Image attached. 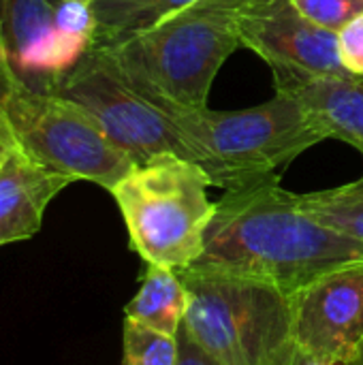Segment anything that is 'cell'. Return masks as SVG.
I'll use <instances>...</instances> for the list:
<instances>
[{"mask_svg": "<svg viewBox=\"0 0 363 365\" xmlns=\"http://www.w3.org/2000/svg\"><path fill=\"white\" fill-rule=\"evenodd\" d=\"M363 263V242L312 220L297 195L265 173L225 190L193 269L252 278L293 295L317 278Z\"/></svg>", "mask_w": 363, "mask_h": 365, "instance_id": "cell-1", "label": "cell"}, {"mask_svg": "<svg viewBox=\"0 0 363 365\" xmlns=\"http://www.w3.org/2000/svg\"><path fill=\"white\" fill-rule=\"evenodd\" d=\"M252 0H197L158 26L96 45L116 71L169 115L208 107L225 60L240 47Z\"/></svg>", "mask_w": 363, "mask_h": 365, "instance_id": "cell-2", "label": "cell"}, {"mask_svg": "<svg viewBox=\"0 0 363 365\" xmlns=\"http://www.w3.org/2000/svg\"><path fill=\"white\" fill-rule=\"evenodd\" d=\"M188 291L184 331L218 365H304L291 295L265 282L208 269L180 272Z\"/></svg>", "mask_w": 363, "mask_h": 365, "instance_id": "cell-3", "label": "cell"}, {"mask_svg": "<svg viewBox=\"0 0 363 365\" xmlns=\"http://www.w3.org/2000/svg\"><path fill=\"white\" fill-rule=\"evenodd\" d=\"M0 150L111 190L137 163L73 101L30 86L0 64Z\"/></svg>", "mask_w": 363, "mask_h": 365, "instance_id": "cell-4", "label": "cell"}, {"mask_svg": "<svg viewBox=\"0 0 363 365\" xmlns=\"http://www.w3.org/2000/svg\"><path fill=\"white\" fill-rule=\"evenodd\" d=\"M208 171L182 156L160 154L137 165L109 192L124 218L131 248L145 265L188 269L203 252L216 214Z\"/></svg>", "mask_w": 363, "mask_h": 365, "instance_id": "cell-5", "label": "cell"}, {"mask_svg": "<svg viewBox=\"0 0 363 365\" xmlns=\"http://www.w3.org/2000/svg\"><path fill=\"white\" fill-rule=\"evenodd\" d=\"M171 118L190 143L195 163L208 171L214 186L225 190L276 173L327 139L308 111L282 94L250 109L214 111L203 107Z\"/></svg>", "mask_w": 363, "mask_h": 365, "instance_id": "cell-6", "label": "cell"}, {"mask_svg": "<svg viewBox=\"0 0 363 365\" xmlns=\"http://www.w3.org/2000/svg\"><path fill=\"white\" fill-rule=\"evenodd\" d=\"M58 94L90 113L101 130L137 165L160 154L195 163V152L173 118L141 96L96 45H90L62 79Z\"/></svg>", "mask_w": 363, "mask_h": 365, "instance_id": "cell-7", "label": "cell"}, {"mask_svg": "<svg viewBox=\"0 0 363 365\" xmlns=\"http://www.w3.org/2000/svg\"><path fill=\"white\" fill-rule=\"evenodd\" d=\"M291 314L306 364H347L363 340V263L334 269L295 291Z\"/></svg>", "mask_w": 363, "mask_h": 365, "instance_id": "cell-8", "label": "cell"}, {"mask_svg": "<svg viewBox=\"0 0 363 365\" xmlns=\"http://www.w3.org/2000/svg\"><path fill=\"white\" fill-rule=\"evenodd\" d=\"M60 0H0V38L13 68L34 88L56 92L92 41L56 24Z\"/></svg>", "mask_w": 363, "mask_h": 365, "instance_id": "cell-9", "label": "cell"}, {"mask_svg": "<svg viewBox=\"0 0 363 365\" xmlns=\"http://www.w3.org/2000/svg\"><path fill=\"white\" fill-rule=\"evenodd\" d=\"M240 47L263 58L270 68L355 77L340 64L336 32L302 17L291 0H252L242 17Z\"/></svg>", "mask_w": 363, "mask_h": 365, "instance_id": "cell-10", "label": "cell"}, {"mask_svg": "<svg viewBox=\"0 0 363 365\" xmlns=\"http://www.w3.org/2000/svg\"><path fill=\"white\" fill-rule=\"evenodd\" d=\"M276 94L297 101L327 139L351 143L363 154V79L272 68Z\"/></svg>", "mask_w": 363, "mask_h": 365, "instance_id": "cell-11", "label": "cell"}, {"mask_svg": "<svg viewBox=\"0 0 363 365\" xmlns=\"http://www.w3.org/2000/svg\"><path fill=\"white\" fill-rule=\"evenodd\" d=\"M75 180L24 154L9 152L0 169V246L30 240L47 205Z\"/></svg>", "mask_w": 363, "mask_h": 365, "instance_id": "cell-12", "label": "cell"}, {"mask_svg": "<svg viewBox=\"0 0 363 365\" xmlns=\"http://www.w3.org/2000/svg\"><path fill=\"white\" fill-rule=\"evenodd\" d=\"M188 312V291L180 272L145 265L139 291L124 308V319L152 331L178 338Z\"/></svg>", "mask_w": 363, "mask_h": 365, "instance_id": "cell-13", "label": "cell"}, {"mask_svg": "<svg viewBox=\"0 0 363 365\" xmlns=\"http://www.w3.org/2000/svg\"><path fill=\"white\" fill-rule=\"evenodd\" d=\"M197 0H94L96 34L92 43H109L145 32Z\"/></svg>", "mask_w": 363, "mask_h": 365, "instance_id": "cell-14", "label": "cell"}, {"mask_svg": "<svg viewBox=\"0 0 363 365\" xmlns=\"http://www.w3.org/2000/svg\"><path fill=\"white\" fill-rule=\"evenodd\" d=\"M297 205L319 225L363 242V178L344 186L297 195Z\"/></svg>", "mask_w": 363, "mask_h": 365, "instance_id": "cell-15", "label": "cell"}, {"mask_svg": "<svg viewBox=\"0 0 363 365\" xmlns=\"http://www.w3.org/2000/svg\"><path fill=\"white\" fill-rule=\"evenodd\" d=\"M124 365H178V338L152 331L124 319L122 325Z\"/></svg>", "mask_w": 363, "mask_h": 365, "instance_id": "cell-16", "label": "cell"}, {"mask_svg": "<svg viewBox=\"0 0 363 365\" xmlns=\"http://www.w3.org/2000/svg\"><path fill=\"white\" fill-rule=\"evenodd\" d=\"M302 17L315 26L340 32L353 17L363 13V0H291Z\"/></svg>", "mask_w": 363, "mask_h": 365, "instance_id": "cell-17", "label": "cell"}, {"mask_svg": "<svg viewBox=\"0 0 363 365\" xmlns=\"http://www.w3.org/2000/svg\"><path fill=\"white\" fill-rule=\"evenodd\" d=\"M56 24L60 30L77 36H86L94 41L96 34V17L92 2L83 0H60L56 9Z\"/></svg>", "mask_w": 363, "mask_h": 365, "instance_id": "cell-18", "label": "cell"}, {"mask_svg": "<svg viewBox=\"0 0 363 365\" xmlns=\"http://www.w3.org/2000/svg\"><path fill=\"white\" fill-rule=\"evenodd\" d=\"M336 38L340 64L351 75L363 79V13L353 17L340 32H336Z\"/></svg>", "mask_w": 363, "mask_h": 365, "instance_id": "cell-19", "label": "cell"}, {"mask_svg": "<svg viewBox=\"0 0 363 365\" xmlns=\"http://www.w3.org/2000/svg\"><path fill=\"white\" fill-rule=\"evenodd\" d=\"M178 349H180L178 365H218L184 331V327L178 334Z\"/></svg>", "mask_w": 363, "mask_h": 365, "instance_id": "cell-20", "label": "cell"}, {"mask_svg": "<svg viewBox=\"0 0 363 365\" xmlns=\"http://www.w3.org/2000/svg\"><path fill=\"white\" fill-rule=\"evenodd\" d=\"M344 365H363V340L359 342V346L355 349V353L349 357V361Z\"/></svg>", "mask_w": 363, "mask_h": 365, "instance_id": "cell-21", "label": "cell"}, {"mask_svg": "<svg viewBox=\"0 0 363 365\" xmlns=\"http://www.w3.org/2000/svg\"><path fill=\"white\" fill-rule=\"evenodd\" d=\"M6 156H9V152H4V150H0V169H2V165L6 163Z\"/></svg>", "mask_w": 363, "mask_h": 365, "instance_id": "cell-22", "label": "cell"}, {"mask_svg": "<svg viewBox=\"0 0 363 365\" xmlns=\"http://www.w3.org/2000/svg\"><path fill=\"white\" fill-rule=\"evenodd\" d=\"M83 2H94V0H83Z\"/></svg>", "mask_w": 363, "mask_h": 365, "instance_id": "cell-23", "label": "cell"}]
</instances>
